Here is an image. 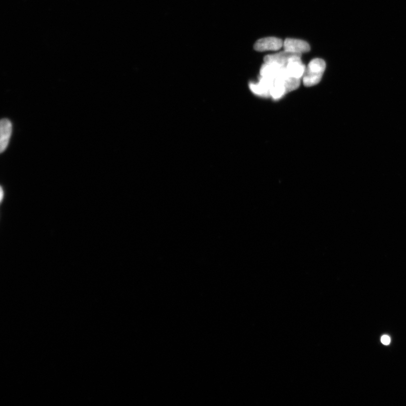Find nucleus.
I'll use <instances>...</instances> for the list:
<instances>
[{
  "label": "nucleus",
  "instance_id": "nucleus-2",
  "mask_svg": "<svg viewBox=\"0 0 406 406\" xmlns=\"http://www.w3.org/2000/svg\"><path fill=\"white\" fill-rule=\"evenodd\" d=\"M274 80L272 78L260 76L258 83H251L249 86L251 91L260 97H271V91L274 86Z\"/></svg>",
  "mask_w": 406,
  "mask_h": 406
},
{
  "label": "nucleus",
  "instance_id": "nucleus-3",
  "mask_svg": "<svg viewBox=\"0 0 406 406\" xmlns=\"http://www.w3.org/2000/svg\"><path fill=\"white\" fill-rule=\"evenodd\" d=\"M301 55L286 51L277 53V54L268 55L265 56V63L276 64V65L286 67L288 63L293 60L301 59Z\"/></svg>",
  "mask_w": 406,
  "mask_h": 406
},
{
  "label": "nucleus",
  "instance_id": "nucleus-1",
  "mask_svg": "<svg viewBox=\"0 0 406 406\" xmlns=\"http://www.w3.org/2000/svg\"><path fill=\"white\" fill-rule=\"evenodd\" d=\"M325 60L320 58L313 59L306 68L303 77V83L306 87H312L321 80L326 70Z\"/></svg>",
  "mask_w": 406,
  "mask_h": 406
},
{
  "label": "nucleus",
  "instance_id": "nucleus-7",
  "mask_svg": "<svg viewBox=\"0 0 406 406\" xmlns=\"http://www.w3.org/2000/svg\"><path fill=\"white\" fill-rule=\"evenodd\" d=\"M285 72L288 76L295 78V79H301L303 77L306 67L302 64L301 59L293 60L288 63L285 67Z\"/></svg>",
  "mask_w": 406,
  "mask_h": 406
},
{
  "label": "nucleus",
  "instance_id": "nucleus-8",
  "mask_svg": "<svg viewBox=\"0 0 406 406\" xmlns=\"http://www.w3.org/2000/svg\"><path fill=\"white\" fill-rule=\"evenodd\" d=\"M284 67L274 63H265L260 70V76L276 79L283 72Z\"/></svg>",
  "mask_w": 406,
  "mask_h": 406
},
{
  "label": "nucleus",
  "instance_id": "nucleus-4",
  "mask_svg": "<svg viewBox=\"0 0 406 406\" xmlns=\"http://www.w3.org/2000/svg\"><path fill=\"white\" fill-rule=\"evenodd\" d=\"M283 42L278 38L270 37L259 39L256 41L254 49L256 51H277L282 47Z\"/></svg>",
  "mask_w": 406,
  "mask_h": 406
},
{
  "label": "nucleus",
  "instance_id": "nucleus-9",
  "mask_svg": "<svg viewBox=\"0 0 406 406\" xmlns=\"http://www.w3.org/2000/svg\"><path fill=\"white\" fill-rule=\"evenodd\" d=\"M381 341H382V343L384 345H389L390 343V338L389 336L387 335H384L382 336Z\"/></svg>",
  "mask_w": 406,
  "mask_h": 406
},
{
  "label": "nucleus",
  "instance_id": "nucleus-6",
  "mask_svg": "<svg viewBox=\"0 0 406 406\" xmlns=\"http://www.w3.org/2000/svg\"><path fill=\"white\" fill-rule=\"evenodd\" d=\"M12 133V124L8 119H3L0 123V151H5L9 143L10 138Z\"/></svg>",
  "mask_w": 406,
  "mask_h": 406
},
{
  "label": "nucleus",
  "instance_id": "nucleus-5",
  "mask_svg": "<svg viewBox=\"0 0 406 406\" xmlns=\"http://www.w3.org/2000/svg\"><path fill=\"white\" fill-rule=\"evenodd\" d=\"M283 46L285 51L301 55L311 50L308 42L298 39L287 38L284 42Z\"/></svg>",
  "mask_w": 406,
  "mask_h": 406
}]
</instances>
